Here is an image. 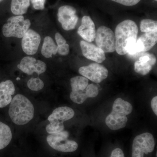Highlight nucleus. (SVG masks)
Returning a JSON list of instances; mask_svg holds the SVG:
<instances>
[{"label": "nucleus", "instance_id": "nucleus-1", "mask_svg": "<svg viewBox=\"0 0 157 157\" xmlns=\"http://www.w3.org/2000/svg\"><path fill=\"white\" fill-rule=\"evenodd\" d=\"M9 117L17 126H24L33 119L35 114L34 104L29 98L22 94L14 95L9 104Z\"/></svg>", "mask_w": 157, "mask_h": 157}, {"label": "nucleus", "instance_id": "nucleus-10", "mask_svg": "<svg viewBox=\"0 0 157 157\" xmlns=\"http://www.w3.org/2000/svg\"><path fill=\"white\" fill-rule=\"evenodd\" d=\"M59 22L66 31L74 29L78 21L76 10L73 6H64L60 7L57 14Z\"/></svg>", "mask_w": 157, "mask_h": 157}, {"label": "nucleus", "instance_id": "nucleus-26", "mask_svg": "<svg viewBox=\"0 0 157 157\" xmlns=\"http://www.w3.org/2000/svg\"><path fill=\"white\" fill-rule=\"evenodd\" d=\"M111 1L123 6H132L137 5L141 0H111Z\"/></svg>", "mask_w": 157, "mask_h": 157}, {"label": "nucleus", "instance_id": "nucleus-27", "mask_svg": "<svg viewBox=\"0 0 157 157\" xmlns=\"http://www.w3.org/2000/svg\"><path fill=\"white\" fill-rule=\"evenodd\" d=\"M70 52V47L67 43L61 46H57V53L61 56H67Z\"/></svg>", "mask_w": 157, "mask_h": 157}, {"label": "nucleus", "instance_id": "nucleus-17", "mask_svg": "<svg viewBox=\"0 0 157 157\" xmlns=\"http://www.w3.org/2000/svg\"><path fill=\"white\" fill-rule=\"evenodd\" d=\"M13 137L12 130L9 125L0 121V150L6 148Z\"/></svg>", "mask_w": 157, "mask_h": 157}, {"label": "nucleus", "instance_id": "nucleus-13", "mask_svg": "<svg viewBox=\"0 0 157 157\" xmlns=\"http://www.w3.org/2000/svg\"><path fill=\"white\" fill-rule=\"evenodd\" d=\"M80 45L82 55L86 59L98 63H103L106 59L104 52L94 44L86 41H81Z\"/></svg>", "mask_w": 157, "mask_h": 157}, {"label": "nucleus", "instance_id": "nucleus-23", "mask_svg": "<svg viewBox=\"0 0 157 157\" xmlns=\"http://www.w3.org/2000/svg\"><path fill=\"white\" fill-rule=\"evenodd\" d=\"M27 86L31 90L38 91L44 88V82L39 78V76L32 77L28 81Z\"/></svg>", "mask_w": 157, "mask_h": 157}, {"label": "nucleus", "instance_id": "nucleus-8", "mask_svg": "<svg viewBox=\"0 0 157 157\" xmlns=\"http://www.w3.org/2000/svg\"><path fill=\"white\" fill-rule=\"evenodd\" d=\"M96 44L104 53H112L115 51V35L111 29L101 26L96 32Z\"/></svg>", "mask_w": 157, "mask_h": 157}, {"label": "nucleus", "instance_id": "nucleus-32", "mask_svg": "<svg viewBox=\"0 0 157 157\" xmlns=\"http://www.w3.org/2000/svg\"><path fill=\"white\" fill-rule=\"evenodd\" d=\"M155 1V2H157V0H154Z\"/></svg>", "mask_w": 157, "mask_h": 157}, {"label": "nucleus", "instance_id": "nucleus-4", "mask_svg": "<svg viewBox=\"0 0 157 157\" xmlns=\"http://www.w3.org/2000/svg\"><path fill=\"white\" fill-rule=\"evenodd\" d=\"M89 80L83 76H76L70 79L71 91L70 98L76 104H81L88 98H95L99 94L98 87L94 84L88 85Z\"/></svg>", "mask_w": 157, "mask_h": 157}, {"label": "nucleus", "instance_id": "nucleus-5", "mask_svg": "<svg viewBox=\"0 0 157 157\" xmlns=\"http://www.w3.org/2000/svg\"><path fill=\"white\" fill-rule=\"evenodd\" d=\"M70 133L67 131L48 134L46 137L48 146L54 150L61 152H73L78 149V144L73 140L68 139Z\"/></svg>", "mask_w": 157, "mask_h": 157}, {"label": "nucleus", "instance_id": "nucleus-11", "mask_svg": "<svg viewBox=\"0 0 157 157\" xmlns=\"http://www.w3.org/2000/svg\"><path fill=\"white\" fill-rule=\"evenodd\" d=\"M17 67L27 75H33L36 73L38 76L45 73L47 70V66L44 62L31 56L24 57Z\"/></svg>", "mask_w": 157, "mask_h": 157}, {"label": "nucleus", "instance_id": "nucleus-21", "mask_svg": "<svg viewBox=\"0 0 157 157\" xmlns=\"http://www.w3.org/2000/svg\"><path fill=\"white\" fill-rule=\"evenodd\" d=\"M157 59L155 58L148 62L137 60L134 64V70L135 72L140 75L145 76L148 74L152 69L153 66L156 63Z\"/></svg>", "mask_w": 157, "mask_h": 157}, {"label": "nucleus", "instance_id": "nucleus-24", "mask_svg": "<svg viewBox=\"0 0 157 157\" xmlns=\"http://www.w3.org/2000/svg\"><path fill=\"white\" fill-rule=\"evenodd\" d=\"M65 129L64 124L49 123L45 127V131L48 134H54L63 131Z\"/></svg>", "mask_w": 157, "mask_h": 157}, {"label": "nucleus", "instance_id": "nucleus-3", "mask_svg": "<svg viewBox=\"0 0 157 157\" xmlns=\"http://www.w3.org/2000/svg\"><path fill=\"white\" fill-rule=\"evenodd\" d=\"M132 110L133 107L130 103L121 98H117L113 102L112 111L105 120L106 125L113 131L124 128L128 123L127 116L132 113Z\"/></svg>", "mask_w": 157, "mask_h": 157}, {"label": "nucleus", "instance_id": "nucleus-7", "mask_svg": "<svg viewBox=\"0 0 157 157\" xmlns=\"http://www.w3.org/2000/svg\"><path fill=\"white\" fill-rule=\"evenodd\" d=\"M155 147L154 137L148 132L137 135L133 140L132 157H144V155L153 151Z\"/></svg>", "mask_w": 157, "mask_h": 157}, {"label": "nucleus", "instance_id": "nucleus-29", "mask_svg": "<svg viewBox=\"0 0 157 157\" xmlns=\"http://www.w3.org/2000/svg\"><path fill=\"white\" fill-rule=\"evenodd\" d=\"M110 157H125L123 151L120 148H117L111 152Z\"/></svg>", "mask_w": 157, "mask_h": 157}, {"label": "nucleus", "instance_id": "nucleus-2", "mask_svg": "<svg viewBox=\"0 0 157 157\" xmlns=\"http://www.w3.org/2000/svg\"><path fill=\"white\" fill-rule=\"evenodd\" d=\"M138 29L135 21L126 20L119 24L115 32V51L120 55L128 53L130 48L136 43Z\"/></svg>", "mask_w": 157, "mask_h": 157}, {"label": "nucleus", "instance_id": "nucleus-28", "mask_svg": "<svg viewBox=\"0 0 157 157\" xmlns=\"http://www.w3.org/2000/svg\"><path fill=\"white\" fill-rule=\"evenodd\" d=\"M55 39L57 46H59L67 43V41L59 33H57L55 35Z\"/></svg>", "mask_w": 157, "mask_h": 157}, {"label": "nucleus", "instance_id": "nucleus-30", "mask_svg": "<svg viewBox=\"0 0 157 157\" xmlns=\"http://www.w3.org/2000/svg\"><path fill=\"white\" fill-rule=\"evenodd\" d=\"M151 107L153 111L156 115H157V97H154L151 101Z\"/></svg>", "mask_w": 157, "mask_h": 157}, {"label": "nucleus", "instance_id": "nucleus-22", "mask_svg": "<svg viewBox=\"0 0 157 157\" xmlns=\"http://www.w3.org/2000/svg\"><path fill=\"white\" fill-rule=\"evenodd\" d=\"M140 30L144 33L157 32L156 21L150 19H144L140 21Z\"/></svg>", "mask_w": 157, "mask_h": 157}, {"label": "nucleus", "instance_id": "nucleus-19", "mask_svg": "<svg viewBox=\"0 0 157 157\" xmlns=\"http://www.w3.org/2000/svg\"><path fill=\"white\" fill-rule=\"evenodd\" d=\"M41 53L46 58H50L57 53V46L50 36L45 37L42 45Z\"/></svg>", "mask_w": 157, "mask_h": 157}, {"label": "nucleus", "instance_id": "nucleus-16", "mask_svg": "<svg viewBox=\"0 0 157 157\" xmlns=\"http://www.w3.org/2000/svg\"><path fill=\"white\" fill-rule=\"evenodd\" d=\"M75 114V111L71 107H60L54 109L47 120L49 123L64 124V122L73 118Z\"/></svg>", "mask_w": 157, "mask_h": 157}, {"label": "nucleus", "instance_id": "nucleus-31", "mask_svg": "<svg viewBox=\"0 0 157 157\" xmlns=\"http://www.w3.org/2000/svg\"><path fill=\"white\" fill-rule=\"evenodd\" d=\"M2 1H3V0H0V2H2Z\"/></svg>", "mask_w": 157, "mask_h": 157}, {"label": "nucleus", "instance_id": "nucleus-25", "mask_svg": "<svg viewBox=\"0 0 157 157\" xmlns=\"http://www.w3.org/2000/svg\"><path fill=\"white\" fill-rule=\"evenodd\" d=\"M33 7L36 10H42L45 8L46 0H30Z\"/></svg>", "mask_w": 157, "mask_h": 157}, {"label": "nucleus", "instance_id": "nucleus-15", "mask_svg": "<svg viewBox=\"0 0 157 157\" xmlns=\"http://www.w3.org/2000/svg\"><path fill=\"white\" fill-rule=\"evenodd\" d=\"M15 93L14 83L11 80L0 82V108L9 106Z\"/></svg>", "mask_w": 157, "mask_h": 157}, {"label": "nucleus", "instance_id": "nucleus-14", "mask_svg": "<svg viewBox=\"0 0 157 157\" xmlns=\"http://www.w3.org/2000/svg\"><path fill=\"white\" fill-rule=\"evenodd\" d=\"M81 25L78 28L77 33L85 41L93 42L96 36L94 23L89 16H84L82 19Z\"/></svg>", "mask_w": 157, "mask_h": 157}, {"label": "nucleus", "instance_id": "nucleus-12", "mask_svg": "<svg viewBox=\"0 0 157 157\" xmlns=\"http://www.w3.org/2000/svg\"><path fill=\"white\" fill-rule=\"evenodd\" d=\"M41 38L40 35L33 30L29 29L22 38L21 47L28 55H33L36 53Z\"/></svg>", "mask_w": 157, "mask_h": 157}, {"label": "nucleus", "instance_id": "nucleus-18", "mask_svg": "<svg viewBox=\"0 0 157 157\" xmlns=\"http://www.w3.org/2000/svg\"><path fill=\"white\" fill-rule=\"evenodd\" d=\"M157 33H144L137 39V41L140 42L143 47L144 52L148 51L156 44Z\"/></svg>", "mask_w": 157, "mask_h": 157}, {"label": "nucleus", "instance_id": "nucleus-6", "mask_svg": "<svg viewBox=\"0 0 157 157\" xmlns=\"http://www.w3.org/2000/svg\"><path fill=\"white\" fill-rule=\"evenodd\" d=\"M31 26L29 19H25L23 15H16L9 17L7 23L3 25L2 33L6 37L22 38Z\"/></svg>", "mask_w": 157, "mask_h": 157}, {"label": "nucleus", "instance_id": "nucleus-9", "mask_svg": "<svg viewBox=\"0 0 157 157\" xmlns=\"http://www.w3.org/2000/svg\"><path fill=\"white\" fill-rule=\"evenodd\" d=\"M78 73L82 76L95 83H99L107 78L108 71L103 65L93 63L87 66L81 67Z\"/></svg>", "mask_w": 157, "mask_h": 157}, {"label": "nucleus", "instance_id": "nucleus-20", "mask_svg": "<svg viewBox=\"0 0 157 157\" xmlns=\"http://www.w3.org/2000/svg\"><path fill=\"white\" fill-rule=\"evenodd\" d=\"M30 0H12L11 10L15 15L25 14L30 6Z\"/></svg>", "mask_w": 157, "mask_h": 157}]
</instances>
